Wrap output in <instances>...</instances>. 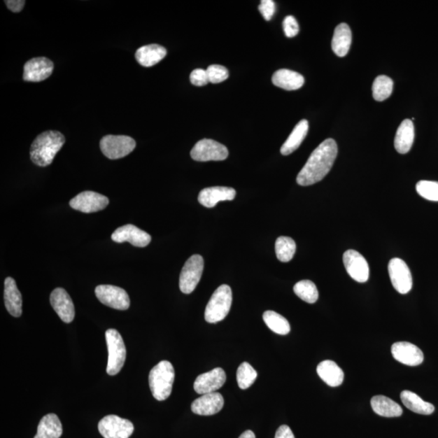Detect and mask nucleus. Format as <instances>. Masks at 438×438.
<instances>
[{
	"mask_svg": "<svg viewBox=\"0 0 438 438\" xmlns=\"http://www.w3.org/2000/svg\"><path fill=\"white\" fill-rule=\"evenodd\" d=\"M338 155V146L334 139H327L320 143L299 171L297 181L302 186L314 185L324 179L334 165Z\"/></svg>",
	"mask_w": 438,
	"mask_h": 438,
	"instance_id": "1",
	"label": "nucleus"
},
{
	"mask_svg": "<svg viewBox=\"0 0 438 438\" xmlns=\"http://www.w3.org/2000/svg\"><path fill=\"white\" fill-rule=\"evenodd\" d=\"M65 137L58 131H47L36 137L30 149V157L35 165L48 167L52 164L57 153L62 149Z\"/></svg>",
	"mask_w": 438,
	"mask_h": 438,
	"instance_id": "2",
	"label": "nucleus"
},
{
	"mask_svg": "<svg viewBox=\"0 0 438 438\" xmlns=\"http://www.w3.org/2000/svg\"><path fill=\"white\" fill-rule=\"evenodd\" d=\"M174 380V367L169 361L162 360L155 366L149 375V384L154 398L157 401L169 398Z\"/></svg>",
	"mask_w": 438,
	"mask_h": 438,
	"instance_id": "3",
	"label": "nucleus"
},
{
	"mask_svg": "<svg viewBox=\"0 0 438 438\" xmlns=\"http://www.w3.org/2000/svg\"><path fill=\"white\" fill-rule=\"evenodd\" d=\"M232 304V288L223 284L213 292L205 311L208 323H217L226 318Z\"/></svg>",
	"mask_w": 438,
	"mask_h": 438,
	"instance_id": "4",
	"label": "nucleus"
},
{
	"mask_svg": "<svg viewBox=\"0 0 438 438\" xmlns=\"http://www.w3.org/2000/svg\"><path fill=\"white\" fill-rule=\"evenodd\" d=\"M106 345L108 349V361L106 373L110 376L118 374L126 360L127 351L122 336L115 329L106 331Z\"/></svg>",
	"mask_w": 438,
	"mask_h": 438,
	"instance_id": "5",
	"label": "nucleus"
},
{
	"mask_svg": "<svg viewBox=\"0 0 438 438\" xmlns=\"http://www.w3.org/2000/svg\"><path fill=\"white\" fill-rule=\"evenodd\" d=\"M136 141L129 136L108 135L100 141V149L109 160H115L129 155L134 150Z\"/></svg>",
	"mask_w": 438,
	"mask_h": 438,
	"instance_id": "6",
	"label": "nucleus"
},
{
	"mask_svg": "<svg viewBox=\"0 0 438 438\" xmlns=\"http://www.w3.org/2000/svg\"><path fill=\"white\" fill-rule=\"evenodd\" d=\"M204 269V260L200 255H193L185 262L180 276L181 291L190 294L199 283Z\"/></svg>",
	"mask_w": 438,
	"mask_h": 438,
	"instance_id": "7",
	"label": "nucleus"
},
{
	"mask_svg": "<svg viewBox=\"0 0 438 438\" xmlns=\"http://www.w3.org/2000/svg\"><path fill=\"white\" fill-rule=\"evenodd\" d=\"M99 431L104 438H129L134 434V425L129 420L109 415L99 421Z\"/></svg>",
	"mask_w": 438,
	"mask_h": 438,
	"instance_id": "8",
	"label": "nucleus"
},
{
	"mask_svg": "<svg viewBox=\"0 0 438 438\" xmlns=\"http://www.w3.org/2000/svg\"><path fill=\"white\" fill-rule=\"evenodd\" d=\"M191 157L197 162L223 161L229 155L227 148L211 139H202L192 148Z\"/></svg>",
	"mask_w": 438,
	"mask_h": 438,
	"instance_id": "9",
	"label": "nucleus"
},
{
	"mask_svg": "<svg viewBox=\"0 0 438 438\" xmlns=\"http://www.w3.org/2000/svg\"><path fill=\"white\" fill-rule=\"evenodd\" d=\"M95 294L101 304L110 308L124 311L130 306L129 295L123 288L112 285H99L95 288Z\"/></svg>",
	"mask_w": 438,
	"mask_h": 438,
	"instance_id": "10",
	"label": "nucleus"
},
{
	"mask_svg": "<svg viewBox=\"0 0 438 438\" xmlns=\"http://www.w3.org/2000/svg\"><path fill=\"white\" fill-rule=\"evenodd\" d=\"M108 204V197L92 191L80 192L69 202L70 206L74 210L85 213L103 211Z\"/></svg>",
	"mask_w": 438,
	"mask_h": 438,
	"instance_id": "11",
	"label": "nucleus"
},
{
	"mask_svg": "<svg viewBox=\"0 0 438 438\" xmlns=\"http://www.w3.org/2000/svg\"><path fill=\"white\" fill-rule=\"evenodd\" d=\"M388 271L392 285L400 294L409 293L412 288V276L409 267L400 258L390 260Z\"/></svg>",
	"mask_w": 438,
	"mask_h": 438,
	"instance_id": "12",
	"label": "nucleus"
},
{
	"mask_svg": "<svg viewBox=\"0 0 438 438\" xmlns=\"http://www.w3.org/2000/svg\"><path fill=\"white\" fill-rule=\"evenodd\" d=\"M344 263L348 274L355 281L363 283L369 278V267L366 259L360 253L353 249L344 254Z\"/></svg>",
	"mask_w": 438,
	"mask_h": 438,
	"instance_id": "13",
	"label": "nucleus"
},
{
	"mask_svg": "<svg viewBox=\"0 0 438 438\" xmlns=\"http://www.w3.org/2000/svg\"><path fill=\"white\" fill-rule=\"evenodd\" d=\"M54 64L45 57L29 59L24 66L23 79L29 83H40L52 74Z\"/></svg>",
	"mask_w": 438,
	"mask_h": 438,
	"instance_id": "14",
	"label": "nucleus"
},
{
	"mask_svg": "<svg viewBox=\"0 0 438 438\" xmlns=\"http://www.w3.org/2000/svg\"><path fill=\"white\" fill-rule=\"evenodd\" d=\"M111 239L116 243L129 242L132 246L139 248L149 246L151 241V236L149 234L132 224H127L116 229L112 234Z\"/></svg>",
	"mask_w": 438,
	"mask_h": 438,
	"instance_id": "15",
	"label": "nucleus"
},
{
	"mask_svg": "<svg viewBox=\"0 0 438 438\" xmlns=\"http://www.w3.org/2000/svg\"><path fill=\"white\" fill-rule=\"evenodd\" d=\"M50 304L65 323H71L75 318V308L72 299L64 288H55L50 294Z\"/></svg>",
	"mask_w": 438,
	"mask_h": 438,
	"instance_id": "16",
	"label": "nucleus"
},
{
	"mask_svg": "<svg viewBox=\"0 0 438 438\" xmlns=\"http://www.w3.org/2000/svg\"><path fill=\"white\" fill-rule=\"evenodd\" d=\"M227 376L222 368H216L197 376L195 383V390L197 394L213 393L225 384Z\"/></svg>",
	"mask_w": 438,
	"mask_h": 438,
	"instance_id": "17",
	"label": "nucleus"
},
{
	"mask_svg": "<svg viewBox=\"0 0 438 438\" xmlns=\"http://www.w3.org/2000/svg\"><path fill=\"white\" fill-rule=\"evenodd\" d=\"M391 353L399 362L409 365H420L424 361V354L417 346L409 342H398L392 345Z\"/></svg>",
	"mask_w": 438,
	"mask_h": 438,
	"instance_id": "18",
	"label": "nucleus"
},
{
	"mask_svg": "<svg viewBox=\"0 0 438 438\" xmlns=\"http://www.w3.org/2000/svg\"><path fill=\"white\" fill-rule=\"evenodd\" d=\"M224 405L223 397L218 392L202 395L192 402L191 409L193 414L199 416H213L218 414Z\"/></svg>",
	"mask_w": 438,
	"mask_h": 438,
	"instance_id": "19",
	"label": "nucleus"
},
{
	"mask_svg": "<svg viewBox=\"0 0 438 438\" xmlns=\"http://www.w3.org/2000/svg\"><path fill=\"white\" fill-rule=\"evenodd\" d=\"M236 192L229 187L206 188L200 192L198 202L206 208L215 207L218 202L232 201L236 197Z\"/></svg>",
	"mask_w": 438,
	"mask_h": 438,
	"instance_id": "20",
	"label": "nucleus"
},
{
	"mask_svg": "<svg viewBox=\"0 0 438 438\" xmlns=\"http://www.w3.org/2000/svg\"><path fill=\"white\" fill-rule=\"evenodd\" d=\"M4 302L8 312L15 318H20L22 314V297L16 281L8 277L4 281Z\"/></svg>",
	"mask_w": 438,
	"mask_h": 438,
	"instance_id": "21",
	"label": "nucleus"
},
{
	"mask_svg": "<svg viewBox=\"0 0 438 438\" xmlns=\"http://www.w3.org/2000/svg\"><path fill=\"white\" fill-rule=\"evenodd\" d=\"M167 49L157 44H150L144 45L136 50V59L143 67L150 68L161 60L164 59L167 55Z\"/></svg>",
	"mask_w": 438,
	"mask_h": 438,
	"instance_id": "22",
	"label": "nucleus"
},
{
	"mask_svg": "<svg viewBox=\"0 0 438 438\" xmlns=\"http://www.w3.org/2000/svg\"><path fill=\"white\" fill-rule=\"evenodd\" d=\"M415 139V128L412 120L407 119L402 122L397 130L395 139V150L400 154L409 153L414 145Z\"/></svg>",
	"mask_w": 438,
	"mask_h": 438,
	"instance_id": "23",
	"label": "nucleus"
},
{
	"mask_svg": "<svg viewBox=\"0 0 438 438\" xmlns=\"http://www.w3.org/2000/svg\"><path fill=\"white\" fill-rule=\"evenodd\" d=\"M272 83L277 87L297 90L302 87L304 78L302 74L289 69H279L272 76Z\"/></svg>",
	"mask_w": 438,
	"mask_h": 438,
	"instance_id": "24",
	"label": "nucleus"
},
{
	"mask_svg": "<svg viewBox=\"0 0 438 438\" xmlns=\"http://www.w3.org/2000/svg\"><path fill=\"white\" fill-rule=\"evenodd\" d=\"M317 372L320 379L331 387H337L344 383V371L332 360H324L320 362Z\"/></svg>",
	"mask_w": 438,
	"mask_h": 438,
	"instance_id": "25",
	"label": "nucleus"
},
{
	"mask_svg": "<svg viewBox=\"0 0 438 438\" xmlns=\"http://www.w3.org/2000/svg\"><path fill=\"white\" fill-rule=\"evenodd\" d=\"M331 45L333 52L339 57L348 55L351 45V31L347 24L341 23L335 28Z\"/></svg>",
	"mask_w": 438,
	"mask_h": 438,
	"instance_id": "26",
	"label": "nucleus"
},
{
	"mask_svg": "<svg viewBox=\"0 0 438 438\" xmlns=\"http://www.w3.org/2000/svg\"><path fill=\"white\" fill-rule=\"evenodd\" d=\"M371 407L376 414L383 417H399L404 412L399 404L384 395L373 397Z\"/></svg>",
	"mask_w": 438,
	"mask_h": 438,
	"instance_id": "27",
	"label": "nucleus"
},
{
	"mask_svg": "<svg viewBox=\"0 0 438 438\" xmlns=\"http://www.w3.org/2000/svg\"><path fill=\"white\" fill-rule=\"evenodd\" d=\"M63 435V426L55 414L45 415L40 421L37 435L34 438H59Z\"/></svg>",
	"mask_w": 438,
	"mask_h": 438,
	"instance_id": "28",
	"label": "nucleus"
},
{
	"mask_svg": "<svg viewBox=\"0 0 438 438\" xmlns=\"http://www.w3.org/2000/svg\"><path fill=\"white\" fill-rule=\"evenodd\" d=\"M308 132L309 122L306 120H300L281 147V150H280L281 154L287 156L297 150L306 137Z\"/></svg>",
	"mask_w": 438,
	"mask_h": 438,
	"instance_id": "29",
	"label": "nucleus"
},
{
	"mask_svg": "<svg viewBox=\"0 0 438 438\" xmlns=\"http://www.w3.org/2000/svg\"><path fill=\"white\" fill-rule=\"evenodd\" d=\"M402 404L411 411L421 415L434 414L435 407L429 402L423 400L419 395L410 390H404L400 395Z\"/></svg>",
	"mask_w": 438,
	"mask_h": 438,
	"instance_id": "30",
	"label": "nucleus"
},
{
	"mask_svg": "<svg viewBox=\"0 0 438 438\" xmlns=\"http://www.w3.org/2000/svg\"><path fill=\"white\" fill-rule=\"evenodd\" d=\"M263 320L269 330L280 335H287L291 331V325L282 315L274 311H267L263 314Z\"/></svg>",
	"mask_w": 438,
	"mask_h": 438,
	"instance_id": "31",
	"label": "nucleus"
},
{
	"mask_svg": "<svg viewBox=\"0 0 438 438\" xmlns=\"http://www.w3.org/2000/svg\"><path fill=\"white\" fill-rule=\"evenodd\" d=\"M295 250H297V244L294 239L286 236H280L275 243V253H276L277 258L280 262H289L292 261Z\"/></svg>",
	"mask_w": 438,
	"mask_h": 438,
	"instance_id": "32",
	"label": "nucleus"
},
{
	"mask_svg": "<svg viewBox=\"0 0 438 438\" xmlns=\"http://www.w3.org/2000/svg\"><path fill=\"white\" fill-rule=\"evenodd\" d=\"M293 290L295 294L306 303L314 304L318 302V290L310 280H302L298 282L295 285Z\"/></svg>",
	"mask_w": 438,
	"mask_h": 438,
	"instance_id": "33",
	"label": "nucleus"
},
{
	"mask_svg": "<svg viewBox=\"0 0 438 438\" xmlns=\"http://www.w3.org/2000/svg\"><path fill=\"white\" fill-rule=\"evenodd\" d=\"M394 81L389 76H378L373 84V96L376 101H383L388 99L393 92Z\"/></svg>",
	"mask_w": 438,
	"mask_h": 438,
	"instance_id": "34",
	"label": "nucleus"
},
{
	"mask_svg": "<svg viewBox=\"0 0 438 438\" xmlns=\"http://www.w3.org/2000/svg\"><path fill=\"white\" fill-rule=\"evenodd\" d=\"M257 378V371L253 369L251 365L243 362L239 365L236 373V379L239 388L247 390L254 383Z\"/></svg>",
	"mask_w": 438,
	"mask_h": 438,
	"instance_id": "35",
	"label": "nucleus"
},
{
	"mask_svg": "<svg viewBox=\"0 0 438 438\" xmlns=\"http://www.w3.org/2000/svg\"><path fill=\"white\" fill-rule=\"evenodd\" d=\"M416 191L425 199L438 202V182L421 181L417 183Z\"/></svg>",
	"mask_w": 438,
	"mask_h": 438,
	"instance_id": "36",
	"label": "nucleus"
},
{
	"mask_svg": "<svg viewBox=\"0 0 438 438\" xmlns=\"http://www.w3.org/2000/svg\"><path fill=\"white\" fill-rule=\"evenodd\" d=\"M209 81L213 84L221 83L229 76L228 70L222 65L213 64L206 69Z\"/></svg>",
	"mask_w": 438,
	"mask_h": 438,
	"instance_id": "37",
	"label": "nucleus"
},
{
	"mask_svg": "<svg viewBox=\"0 0 438 438\" xmlns=\"http://www.w3.org/2000/svg\"><path fill=\"white\" fill-rule=\"evenodd\" d=\"M283 30L288 38L297 36L299 31V24L293 16H288L283 20Z\"/></svg>",
	"mask_w": 438,
	"mask_h": 438,
	"instance_id": "38",
	"label": "nucleus"
},
{
	"mask_svg": "<svg viewBox=\"0 0 438 438\" xmlns=\"http://www.w3.org/2000/svg\"><path fill=\"white\" fill-rule=\"evenodd\" d=\"M190 81L195 86H204L210 83L206 70L202 69H197L192 71L190 75Z\"/></svg>",
	"mask_w": 438,
	"mask_h": 438,
	"instance_id": "39",
	"label": "nucleus"
},
{
	"mask_svg": "<svg viewBox=\"0 0 438 438\" xmlns=\"http://www.w3.org/2000/svg\"><path fill=\"white\" fill-rule=\"evenodd\" d=\"M258 8L264 20L269 22L272 19L275 13V3L273 0H262Z\"/></svg>",
	"mask_w": 438,
	"mask_h": 438,
	"instance_id": "40",
	"label": "nucleus"
},
{
	"mask_svg": "<svg viewBox=\"0 0 438 438\" xmlns=\"http://www.w3.org/2000/svg\"><path fill=\"white\" fill-rule=\"evenodd\" d=\"M274 438H295V436L291 428L288 425H281L276 431Z\"/></svg>",
	"mask_w": 438,
	"mask_h": 438,
	"instance_id": "41",
	"label": "nucleus"
},
{
	"mask_svg": "<svg viewBox=\"0 0 438 438\" xmlns=\"http://www.w3.org/2000/svg\"><path fill=\"white\" fill-rule=\"evenodd\" d=\"M9 10L13 13H20L24 6L25 1L22 0H7L5 1Z\"/></svg>",
	"mask_w": 438,
	"mask_h": 438,
	"instance_id": "42",
	"label": "nucleus"
},
{
	"mask_svg": "<svg viewBox=\"0 0 438 438\" xmlns=\"http://www.w3.org/2000/svg\"><path fill=\"white\" fill-rule=\"evenodd\" d=\"M239 438H256L255 435L251 430H247L241 435Z\"/></svg>",
	"mask_w": 438,
	"mask_h": 438,
	"instance_id": "43",
	"label": "nucleus"
}]
</instances>
